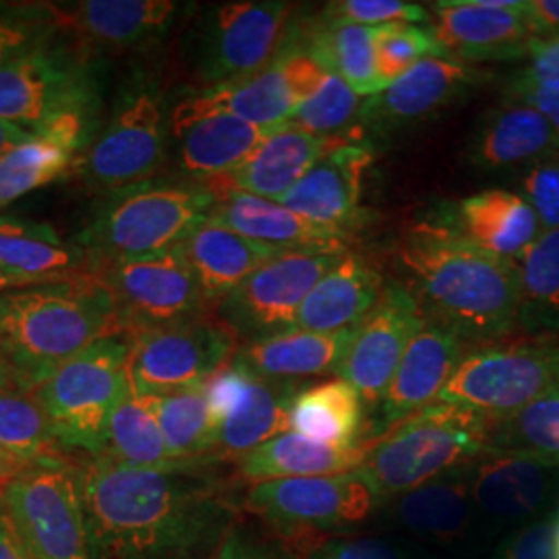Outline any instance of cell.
<instances>
[{
  "mask_svg": "<svg viewBox=\"0 0 559 559\" xmlns=\"http://www.w3.org/2000/svg\"><path fill=\"white\" fill-rule=\"evenodd\" d=\"M468 483L477 516L520 526L554 512L559 464L522 452L487 450L468 462Z\"/></svg>",
  "mask_w": 559,
  "mask_h": 559,
  "instance_id": "obj_19",
  "label": "cell"
},
{
  "mask_svg": "<svg viewBox=\"0 0 559 559\" xmlns=\"http://www.w3.org/2000/svg\"><path fill=\"white\" fill-rule=\"evenodd\" d=\"M519 330L559 336V230L540 233L519 260Z\"/></svg>",
  "mask_w": 559,
  "mask_h": 559,
  "instance_id": "obj_38",
  "label": "cell"
},
{
  "mask_svg": "<svg viewBox=\"0 0 559 559\" xmlns=\"http://www.w3.org/2000/svg\"><path fill=\"white\" fill-rule=\"evenodd\" d=\"M34 138H36V135H32L29 131H25V129H21V127H15V124H11V122L0 120V158H2L4 154H9L11 150H15V147H20L23 143L34 140Z\"/></svg>",
  "mask_w": 559,
  "mask_h": 559,
  "instance_id": "obj_55",
  "label": "cell"
},
{
  "mask_svg": "<svg viewBox=\"0 0 559 559\" xmlns=\"http://www.w3.org/2000/svg\"><path fill=\"white\" fill-rule=\"evenodd\" d=\"M0 267L59 282L87 272V255L80 245L60 239L50 224L0 218Z\"/></svg>",
  "mask_w": 559,
  "mask_h": 559,
  "instance_id": "obj_35",
  "label": "cell"
},
{
  "mask_svg": "<svg viewBox=\"0 0 559 559\" xmlns=\"http://www.w3.org/2000/svg\"><path fill=\"white\" fill-rule=\"evenodd\" d=\"M524 20L533 40L559 36V0H526Z\"/></svg>",
  "mask_w": 559,
  "mask_h": 559,
  "instance_id": "obj_52",
  "label": "cell"
},
{
  "mask_svg": "<svg viewBox=\"0 0 559 559\" xmlns=\"http://www.w3.org/2000/svg\"><path fill=\"white\" fill-rule=\"evenodd\" d=\"M376 67L383 90L408 73L417 62L429 57H445L431 27L411 23H390L373 27Z\"/></svg>",
  "mask_w": 559,
  "mask_h": 559,
  "instance_id": "obj_43",
  "label": "cell"
},
{
  "mask_svg": "<svg viewBox=\"0 0 559 559\" xmlns=\"http://www.w3.org/2000/svg\"><path fill=\"white\" fill-rule=\"evenodd\" d=\"M216 195L195 182H143L110 193L81 235L87 263L140 260L175 249L207 221Z\"/></svg>",
  "mask_w": 559,
  "mask_h": 559,
  "instance_id": "obj_5",
  "label": "cell"
},
{
  "mask_svg": "<svg viewBox=\"0 0 559 559\" xmlns=\"http://www.w3.org/2000/svg\"><path fill=\"white\" fill-rule=\"evenodd\" d=\"M239 336L203 316L131 336L129 380L141 396H164L201 385L235 359Z\"/></svg>",
  "mask_w": 559,
  "mask_h": 559,
  "instance_id": "obj_12",
  "label": "cell"
},
{
  "mask_svg": "<svg viewBox=\"0 0 559 559\" xmlns=\"http://www.w3.org/2000/svg\"><path fill=\"white\" fill-rule=\"evenodd\" d=\"M385 282L369 261L344 253L300 305L293 330L334 334L357 328L376 309Z\"/></svg>",
  "mask_w": 559,
  "mask_h": 559,
  "instance_id": "obj_32",
  "label": "cell"
},
{
  "mask_svg": "<svg viewBox=\"0 0 559 559\" xmlns=\"http://www.w3.org/2000/svg\"><path fill=\"white\" fill-rule=\"evenodd\" d=\"M55 29L46 7L0 11V64L48 44Z\"/></svg>",
  "mask_w": 559,
  "mask_h": 559,
  "instance_id": "obj_46",
  "label": "cell"
},
{
  "mask_svg": "<svg viewBox=\"0 0 559 559\" xmlns=\"http://www.w3.org/2000/svg\"><path fill=\"white\" fill-rule=\"evenodd\" d=\"M166 112L152 81L120 92L110 117L78 156L73 173L90 187L117 193L150 182L166 158Z\"/></svg>",
  "mask_w": 559,
  "mask_h": 559,
  "instance_id": "obj_8",
  "label": "cell"
},
{
  "mask_svg": "<svg viewBox=\"0 0 559 559\" xmlns=\"http://www.w3.org/2000/svg\"><path fill=\"white\" fill-rule=\"evenodd\" d=\"M323 15L362 27H381L390 23H429L431 27L433 23V15H429L423 4L404 0H338L325 4Z\"/></svg>",
  "mask_w": 559,
  "mask_h": 559,
  "instance_id": "obj_45",
  "label": "cell"
},
{
  "mask_svg": "<svg viewBox=\"0 0 559 559\" xmlns=\"http://www.w3.org/2000/svg\"><path fill=\"white\" fill-rule=\"evenodd\" d=\"M92 75L80 52L44 44L0 64V120L38 135L62 112L96 108Z\"/></svg>",
  "mask_w": 559,
  "mask_h": 559,
  "instance_id": "obj_14",
  "label": "cell"
},
{
  "mask_svg": "<svg viewBox=\"0 0 559 559\" xmlns=\"http://www.w3.org/2000/svg\"><path fill=\"white\" fill-rule=\"evenodd\" d=\"M468 346L454 330L438 321H425L378 406L381 425L392 429L440 399L441 390L468 355Z\"/></svg>",
  "mask_w": 559,
  "mask_h": 559,
  "instance_id": "obj_24",
  "label": "cell"
},
{
  "mask_svg": "<svg viewBox=\"0 0 559 559\" xmlns=\"http://www.w3.org/2000/svg\"><path fill=\"white\" fill-rule=\"evenodd\" d=\"M506 96L510 100L524 102L535 110H539L551 124L559 143V80L539 78L522 69L508 83Z\"/></svg>",
  "mask_w": 559,
  "mask_h": 559,
  "instance_id": "obj_50",
  "label": "cell"
},
{
  "mask_svg": "<svg viewBox=\"0 0 559 559\" xmlns=\"http://www.w3.org/2000/svg\"><path fill=\"white\" fill-rule=\"evenodd\" d=\"M0 559H34L25 549L2 501H0Z\"/></svg>",
  "mask_w": 559,
  "mask_h": 559,
  "instance_id": "obj_54",
  "label": "cell"
},
{
  "mask_svg": "<svg viewBox=\"0 0 559 559\" xmlns=\"http://www.w3.org/2000/svg\"><path fill=\"white\" fill-rule=\"evenodd\" d=\"M44 7L57 29L69 32L80 44L115 52L160 38L179 11L173 0H83Z\"/></svg>",
  "mask_w": 559,
  "mask_h": 559,
  "instance_id": "obj_23",
  "label": "cell"
},
{
  "mask_svg": "<svg viewBox=\"0 0 559 559\" xmlns=\"http://www.w3.org/2000/svg\"><path fill=\"white\" fill-rule=\"evenodd\" d=\"M346 251H284L222 300L221 318L239 340H258L295 328L300 305Z\"/></svg>",
  "mask_w": 559,
  "mask_h": 559,
  "instance_id": "obj_15",
  "label": "cell"
},
{
  "mask_svg": "<svg viewBox=\"0 0 559 559\" xmlns=\"http://www.w3.org/2000/svg\"><path fill=\"white\" fill-rule=\"evenodd\" d=\"M489 427L471 408L433 402L371 443L357 471L385 503L487 452Z\"/></svg>",
  "mask_w": 559,
  "mask_h": 559,
  "instance_id": "obj_4",
  "label": "cell"
},
{
  "mask_svg": "<svg viewBox=\"0 0 559 559\" xmlns=\"http://www.w3.org/2000/svg\"><path fill=\"white\" fill-rule=\"evenodd\" d=\"M558 510L516 526L491 559H558Z\"/></svg>",
  "mask_w": 559,
  "mask_h": 559,
  "instance_id": "obj_48",
  "label": "cell"
},
{
  "mask_svg": "<svg viewBox=\"0 0 559 559\" xmlns=\"http://www.w3.org/2000/svg\"><path fill=\"white\" fill-rule=\"evenodd\" d=\"M381 510L388 512L400 531L413 537L441 545L466 539L468 528L477 519L468 464L385 501Z\"/></svg>",
  "mask_w": 559,
  "mask_h": 559,
  "instance_id": "obj_29",
  "label": "cell"
},
{
  "mask_svg": "<svg viewBox=\"0 0 559 559\" xmlns=\"http://www.w3.org/2000/svg\"><path fill=\"white\" fill-rule=\"evenodd\" d=\"M9 385H17V381H15V373L9 365V360L0 350V388H9Z\"/></svg>",
  "mask_w": 559,
  "mask_h": 559,
  "instance_id": "obj_58",
  "label": "cell"
},
{
  "mask_svg": "<svg viewBox=\"0 0 559 559\" xmlns=\"http://www.w3.org/2000/svg\"><path fill=\"white\" fill-rule=\"evenodd\" d=\"M75 156L57 143L34 138L0 158V207L67 177Z\"/></svg>",
  "mask_w": 559,
  "mask_h": 559,
  "instance_id": "obj_42",
  "label": "cell"
},
{
  "mask_svg": "<svg viewBox=\"0 0 559 559\" xmlns=\"http://www.w3.org/2000/svg\"><path fill=\"white\" fill-rule=\"evenodd\" d=\"M369 445V441L355 448L325 445L288 429L245 454L239 460V473L251 485L263 480L340 475L359 468Z\"/></svg>",
  "mask_w": 559,
  "mask_h": 559,
  "instance_id": "obj_34",
  "label": "cell"
},
{
  "mask_svg": "<svg viewBox=\"0 0 559 559\" xmlns=\"http://www.w3.org/2000/svg\"><path fill=\"white\" fill-rule=\"evenodd\" d=\"M60 441L34 392L0 388V450L34 466H67Z\"/></svg>",
  "mask_w": 559,
  "mask_h": 559,
  "instance_id": "obj_40",
  "label": "cell"
},
{
  "mask_svg": "<svg viewBox=\"0 0 559 559\" xmlns=\"http://www.w3.org/2000/svg\"><path fill=\"white\" fill-rule=\"evenodd\" d=\"M526 59H528V67L524 71L539 78L559 80V36L533 41Z\"/></svg>",
  "mask_w": 559,
  "mask_h": 559,
  "instance_id": "obj_53",
  "label": "cell"
},
{
  "mask_svg": "<svg viewBox=\"0 0 559 559\" xmlns=\"http://www.w3.org/2000/svg\"><path fill=\"white\" fill-rule=\"evenodd\" d=\"M34 464H27L23 460L15 459L13 454L0 450V489L11 479H15L23 471H27Z\"/></svg>",
  "mask_w": 559,
  "mask_h": 559,
  "instance_id": "obj_56",
  "label": "cell"
},
{
  "mask_svg": "<svg viewBox=\"0 0 559 559\" xmlns=\"http://www.w3.org/2000/svg\"><path fill=\"white\" fill-rule=\"evenodd\" d=\"M177 249L214 309L261 265L284 253V249L240 237L212 221L201 222Z\"/></svg>",
  "mask_w": 559,
  "mask_h": 559,
  "instance_id": "obj_33",
  "label": "cell"
},
{
  "mask_svg": "<svg viewBox=\"0 0 559 559\" xmlns=\"http://www.w3.org/2000/svg\"><path fill=\"white\" fill-rule=\"evenodd\" d=\"M245 506L282 539L350 533L373 519L383 500L359 471L325 477L263 480Z\"/></svg>",
  "mask_w": 559,
  "mask_h": 559,
  "instance_id": "obj_7",
  "label": "cell"
},
{
  "mask_svg": "<svg viewBox=\"0 0 559 559\" xmlns=\"http://www.w3.org/2000/svg\"><path fill=\"white\" fill-rule=\"evenodd\" d=\"M362 110L360 96L336 73H330L320 90L297 110L290 124L321 138H336Z\"/></svg>",
  "mask_w": 559,
  "mask_h": 559,
  "instance_id": "obj_44",
  "label": "cell"
},
{
  "mask_svg": "<svg viewBox=\"0 0 559 559\" xmlns=\"http://www.w3.org/2000/svg\"><path fill=\"white\" fill-rule=\"evenodd\" d=\"M365 400L344 380L302 388L290 404V431L336 448L365 443Z\"/></svg>",
  "mask_w": 559,
  "mask_h": 559,
  "instance_id": "obj_36",
  "label": "cell"
},
{
  "mask_svg": "<svg viewBox=\"0 0 559 559\" xmlns=\"http://www.w3.org/2000/svg\"><path fill=\"white\" fill-rule=\"evenodd\" d=\"M520 195L528 201L543 233L559 230V152L524 168Z\"/></svg>",
  "mask_w": 559,
  "mask_h": 559,
  "instance_id": "obj_47",
  "label": "cell"
},
{
  "mask_svg": "<svg viewBox=\"0 0 559 559\" xmlns=\"http://www.w3.org/2000/svg\"><path fill=\"white\" fill-rule=\"evenodd\" d=\"M38 284H48L46 280L29 278V276H20L15 272H9L0 267V295L15 290V288H27V286H38Z\"/></svg>",
  "mask_w": 559,
  "mask_h": 559,
  "instance_id": "obj_57",
  "label": "cell"
},
{
  "mask_svg": "<svg viewBox=\"0 0 559 559\" xmlns=\"http://www.w3.org/2000/svg\"><path fill=\"white\" fill-rule=\"evenodd\" d=\"M359 328V325H357ZM320 334L288 330L239 346L235 362L265 380L297 381L336 373L355 336V330Z\"/></svg>",
  "mask_w": 559,
  "mask_h": 559,
  "instance_id": "obj_31",
  "label": "cell"
},
{
  "mask_svg": "<svg viewBox=\"0 0 559 559\" xmlns=\"http://www.w3.org/2000/svg\"><path fill=\"white\" fill-rule=\"evenodd\" d=\"M205 383L164 396H147L164 441L173 459L179 462L214 460L216 423Z\"/></svg>",
  "mask_w": 559,
  "mask_h": 559,
  "instance_id": "obj_39",
  "label": "cell"
},
{
  "mask_svg": "<svg viewBox=\"0 0 559 559\" xmlns=\"http://www.w3.org/2000/svg\"><path fill=\"white\" fill-rule=\"evenodd\" d=\"M100 456L129 468H170L191 464L173 459L150 399L141 396L133 388L120 400L108 420Z\"/></svg>",
  "mask_w": 559,
  "mask_h": 559,
  "instance_id": "obj_37",
  "label": "cell"
},
{
  "mask_svg": "<svg viewBox=\"0 0 559 559\" xmlns=\"http://www.w3.org/2000/svg\"><path fill=\"white\" fill-rule=\"evenodd\" d=\"M131 336H106L59 367L34 392L62 448L100 456L108 420L131 390Z\"/></svg>",
  "mask_w": 559,
  "mask_h": 559,
  "instance_id": "obj_6",
  "label": "cell"
},
{
  "mask_svg": "<svg viewBox=\"0 0 559 559\" xmlns=\"http://www.w3.org/2000/svg\"><path fill=\"white\" fill-rule=\"evenodd\" d=\"M558 152V138L539 110L510 98L483 115L468 143V158L485 170H524Z\"/></svg>",
  "mask_w": 559,
  "mask_h": 559,
  "instance_id": "obj_30",
  "label": "cell"
},
{
  "mask_svg": "<svg viewBox=\"0 0 559 559\" xmlns=\"http://www.w3.org/2000/svg\"><path fill=\"white\" fill-rule=\"evenodd\" d=\"M305 559H417V554L388 537H332L318 543Z\"/></svg>",
  "mask_w": 559,
  "mask_h": 559,
  "instance_id": "obj_49",
  "label": "cell"
},
{
  "mask_svg": "<svg viewBox=\"0 0 559 559\" xmlns=\"http://www.w3.org/2000/svg\"><path fill=\"white\" fill-rule=\"evenodd\" d=\"M487 450L522 452L559 464V385L519 413L491 420Z\"/></svg>",
  "mask_w": 559,
  "mask_h": 559,
  "instance_id": "obj_41",
  "label": "cell"
},
{
  "mask_svg": "<svg viewBox=\"0 0 559 559\" xmlns=\"http://www.w3.org/2000/svg\"><path fill=\"white\" fill-rule=\"evenodd\" d=\"M425 321L427 316L415 293L399 282H388L376 309L355 330L340 365V380L348 381L365 404L378 408Z\"/></svg>",
  "mask_w": 559,
  "mask_h": 559,
  "instance_id": "obj_17",
  "label": "cell"
},
{
  "mask_svg": "<svg viewBox=\"0 0 559 559\" xmlns=\"http://www.w3.org/2000/svg\"><path fill=\"white\" fill-rule=\"evenodd\" d=\"M216 203L207 221L216 222L240 237L284 251H344L350 235L307 221L278 201L263 200L239 191L214 193Z\"/></svg>",
  "mask_w": 559,
  "mask_h": 559,
  "instance_id": "obj_27",
  "label": "cell"
},
{
  "mask_svg": "<svg viewBox=\"0 0 559 559\" xmlns=\"http://www.w3.org/2000/svg\"><path fill=\"white\" fill-rule=\"evenodd\" d=\"M0 501L34 559H92L78 473L29 466L0 489Z\"/></svg>",
  "mask_w": 559,
  "mask_h": 559,
  "instance_id": "obj_13",
  "label": "cell"
},
{
  "mask_svg": "<svg viewBox=\"0 0 559 559\" xmlns=\"http://www.w3.org/2000/svg\"><path fill=\"white\" fill-rule=\"evenodd\" d=\"M460 239L501 260L516 261L539 239L543 228L535 210L520 193L487 189L448 205L440 218Z\"/></svg>",
  "mask_w": 559,
  "mask_h": 559,
  "instance_id": "obj_26",
  "label": "cell"
},
{
  "mask_svg": "<svg viewBox=\"0 0 559 559\" xmlns=\"http://www.w3.org/2000/svg\"><path fill=\"white\" fill-rule=\"evenodd\" d=\"M371 162L367 145L346 141L328 152L278 203L307 221L350 235L362 221V182Z\"/></svg>",
  "mask_w": 559,
  "mask_h": 559,
  "instance_id": "obj_22",
  "label": "cell"
},
{
  "mask_svg": "<svg viewBox=\"0 0 559 559\" xmlns=\"http://www.w3.org/2000/svg\"><path fill=\"white\" fill-rule=\"evenodd\" d=\"M399 260L427 320L479 346L519 330L516 261L483 251L438 221L417 224L400 242Z\"/></svg>",
  "mask_w": 559,
  "mask_h": 559,
  "instance_id": "obj_2",
  "label": "cell"
},
{
  "mask_svg": "<svg viewBox=\"0 0 559 559\" xmlns=\"http://www.w3.org/2000/svg\"><path fill=\"white\" fill-rule=\"evenodd\" d=\"M87 272L108 288L120 328L129 336L212 311L200 280L177 247L140 260L87 263Z\"/></svg>",
  "mask_w": 559,
  "mask_h": 559,
  "instance_id": "obj_11",
  "label": "cell"
},
{
  "mask_svg": "<svg viewBox=\"0 0 559 559\" xmlns=\"http://www.w3.org/2000/svg\"><path fill=\"white\" fill-rule=\"evenodd\" d=\"M293 7L280 0L218 4L201 21L193 78L201 90L239 83L278 59L288 41Z\"/></svg>",
  "mask_w": 559,
  "mask_h": 559,
  "instance_id": "obj_10",
  "label": "cell"
},
{
  "mask_svg": "<svg viewBox=\"0 0 559 559\" xmlns=\"http://www.w3.org/2000/svg\"><path fill=\"white\" fill-rule=\"evenodd\" d=\"M475 75L460 60L423 59L381 94L365 102L360 117L378 129L429 119L462 94L475 81Z\"/></svg>",
  "mask_w": 559,
  "mask_h": 559,
  "instance_id": "obj_28",
  "label": "cell"
},
{
  "mask_svg": "<svg viewBox=\"0 0 559 559\" xmlns=\"http://www.w3.org/2000/svg\"><path fill=\"white\" fill-rule=\"evenodd\" d=\"M558 559H559V510H558Z\"/></svg>",
  "mask_w": 559,
  "mask_h": 559,
  "instance_id": "obj_59",
  "label": "cell"
},
{
  "mask_svg": "<svg viewBox=\"0 0 559 559\" xmlns=\"http://www.w3.org/2000/svg\"><path fill=\"white\" fill-rule=\"evenodd\" d=\"M558 385V342H491L468 350L436 402L493 420L519 413Z\"/></svg>",
  "mask_w": 559,
  "mask_h": 559,
  "instance_id": "obj_9",
  "label": "cell"
},
{
  "mask_svg": "<svg viewBox=\"0 0 559 559\" xmlns=\"http://www.w3.org/2000/svg\"><path fill=\"white\" fill-rule=\"evenodd\" d=\"M330 71L313 55L284 46L282 55L261 73L221 87L200 90L191 98L201 108L218 110L261 129H280L328 80Z\"/></svg>",
  "mask_w": 559,
  "mask_h": 559,
  "instance_id": "obj_18",
  "label": "cell"
},
{
  "mask_svg": "<svg viewBox=\"0 0 559 559\" xmlns=\"http://www.w3.org/2000/svg\"><path fill=\"white\" fill-rule=\"evenodd\" d=\"M346 135L321 138L295 124H284L261 143L255 154L222 179L205 182L212 193L239 191L263 200L278 201L299 182L318 162L346 143Z\"/></svg>",
  "mask_w": 559,
  "mask_h": 559,
  "instance_id": "obj_25",
  "label": "cell"
},
{
  "mask_svg": "<svg viewBox=\"0 0 559 559\" xmlns=\"http://www.w3.org/2000/svg\"><path fill=\"white\" fill-rule=\"evenodd\" d=\"M210 559H297L278 540H267L235 524Z\"/></svg>",
  "mask_w": 559,
  "mask_h": 559,
  "instance_id": "obj_51",
  "label": "cell"
},
{
  "mask_svg": "<svg viewBox=\"0 0 559 559\" xmlns=\"http://www.w3.org/2000/svg\"><path fill=\"white\" fill-rule=\"evenodd\" d=\"M120 332L115 300L90 272L0 295V350L29 392L94 342Z\"/></svg>",
  "mask_w": 559,
  "mask_h": 559,
  "instance_id": "obj_3",
  "label": "cell"
},
{
  "mask_svg": "<svg viewBox=\"0 0 559 559\" xmlns=\"http://www.w3.org/2000/svg\"><path fill=\"white\" fill-rule=\"evenodd\" d=\"M526 0H441L431 32L448 59L510 60L528 57L533 36L524 20Z\"/></svg>",
  "mask_w": 559,
  "mask_h": 559,
  "instance_id": "obj_20",
  "label": "cell"
},
{
  "mask_svg": "<svg viewBox=\"0 0 559 559\" xmlns=\"http://www.w3.org/2000/svg\"><path fill=\"white\" fill-rule=\"evenodd\" d=\"M180 173L195 185L222 179L249 160L276 129H261L233 115L201 108L191 96L170 117Z\"/></svg>",
  "mask_w": 559,
  "mask_h": 559,
  "instance_id": "obj_21",
  "label": "cell"
},
{
  "mask_svg": "<svg viewBox=\"0 0 559 559\" xmlns=\"http://www.w3.org/2000/svg\"><path fill=\"white\" fill-rule=\"evenodd\" d=\"M212 462L129 468L96 456L78 471L92 559L212 558L237 514Z\"/></svg>",
  "mask_w": 559,
  "mask_h": 559,
  "instance_id": "obj_1",
  "label": "cell"
},
{
  "mask_svg": "<svg viewBox=\"0 0 559 559\" xmlns=\"http://www.w3.org/2000/svg\"><path fill=\"white\" fill-rule=\"evenodd\" d=\"M207 399L216 423L214 459H242L290 429V404L297 381L265 380L230 360L207 380Z\"/></svg>",
  "mask_w": 559,
  "mask_h": 559,
  "instance_id": "obj_16",
  "label": "cell"
}]
</instances>
